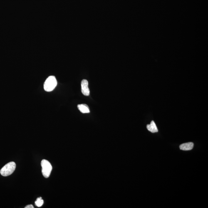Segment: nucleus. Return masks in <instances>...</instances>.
<instances>
[{"label":"nucleus","instance_id":"obj_4","mask_svg":"<svg viewBox=\"0 0 208 208\" xmlns=\"http://www.w3.org/2000/svg\"><path fill=\"white\" fill-rule=\"evenodd\" d=\"M81 92L84 95L88 96L90 94V91L88 88V82L86 80L82 81L81 83Z\"/></svg>","mask_w":208,"mask_h":208},{"label":"nucleus","instance_id":"obj_5","mask_svg":"<svg viewBox=\"0 0 208 208\" xmlns=\"http://www.w3.org/2000/svg\"><path fill=\"white\" fill-rule=\"evenodd\" d=\"M194 144L192 142L187 143L181 145L180 146V150L184 151H188L192 150L193 148Z\"/></svg>","mask_w":208,"mask_h":208},{"label":"nucleus","instance_id":"obj_1","mask_svg":"<svg viewBox=\"0 0 208 208\" xmlns=\"http://www.w3.org/2000/svg\"><path fill=\"white\" fill-rule=\"evenodd\" d=\"M57 85L56 78L55 76H51L48 77L44 84V89L47 92H51L56 88Z\"/></svg>","mask_w":208,"mask_h":208},{"label":"nucleus","instance_id":"obj_3","mask_svg":"<svg viewBox=\"0 0 208 208\" xmlns=\"http://www.w3.org/2000/svg\"><path fill=\"white\" fill-rule=\"evenodd\" d=\"M42 167V173L43 175L46 178H48L49 177L52 170V165L48 160H43L41 162Z\"/></svg>","mask_w":208,"mask_h":208},{"label":"nucleus","instance_id":"obj_2","mask_svg":"<svg viewBox=\"0 0 208 208\" xmlns=\"http://www.w3.org/2000/svg\"><path fill=\"white\" fill-rule=\"evenodd\" d=\"M16 168V164L15 163L10 162L3 167L0 171V173L2 175L7 177L11 175L14 172Z\"/></svg>","mask_w":208,"mask_h":208},{"label":"nucleus","instance_id":"obj_8","mask_svg":"<svg viewBox=\"0 0 208 208\" xmlns=\"http://www.w3.org/2000/svg\"><path fill=\"white\" fill-rule=\"evenodd\" d=\"M35 205L38 207H41L44 204V201L42 197H40L37 199L36 200L35 202Z\"/></svg>","mask_w":208,"mask_h":208},{"label":"nucleus","instance_id":"obj_7","mask_svg":"<svg viewBox=\"0 0 208 208\" xmlns=\"http://www.w3.org/2000/svg\"><path fill=\"white\" fill-rule=\"evenodd\" d=\"M147 127V130L152 133L158 132V130L157 126H156L155 122L153 121H152L151 122L150 125H148Z\"/></svg>","mask_w":208,"mask_h":208},{"label":"nucleus","instance_id":"obj_6","mask_svg":"<svg viewBox=\"0 0 208 208\" xmlns=\"http://www.w3.org/2000/svg\"><path fill=\"white\" fill-rule=\"evenodd\" d=\"M78 108L82 113H90L89 108L86 104H83L78 105Z\"/></svg>","mask_w":208,"mask_h":208},{"label":"nucleus","instance_id":"obj_9","mask_svg":"<svg viewBox=\"0 0 208 208\" xmlns=\"http://www.w3.org/2000/svg\"><path fill=\"white\" fill-rule=\"evenodd\" d=\"M34 207H33V206L32 205H27L26 207H25V208H34Z\"/></svg>","mask_w":208,"mask_h":208}]
</instances>
